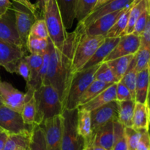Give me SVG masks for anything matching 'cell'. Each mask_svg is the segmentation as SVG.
Wrapping results in <instances>:
<instances>
[{
    "instance_id": "47",
    "label": "cell",
    "mask_w": 150,
    "mask_h": 150,
    "mask_svg": "<svg viewBox=\"0 0 150 150\" xmlns=\"http://www.w3.org/2000/svg\"><path fill=\"white\" fill-rule=\"evenodd\" d=\"M13 3L10 0H0V16L5 14L9 10H10Z\"/></svg>"
},
{
    "instance_id": "1",
    "label": "cell",
    "mask_w": 150,
    "mask_h": 150,
    "mask_svg": "<svg viewBox=\"0 0 150 150\" xmlns=\"http://www.w3.org/2000/svg\"><path fill=\"white\" fill-rule=\"evenodd\" d=\"M36 102L35 124L40 125L46 119L62 115L63 106L57 90L50 85H42L34 93Z\"/></svg>"
},
{
    "instance_id": "38",
    "label": "cell",
    "mask_w": 150,
    "mask_h": 150,
    "mask_svg": "<svg viewBox=\"0 0 150 150\" xmlns=\"http://www.w3.org/2000/svg\"><path fill=\"white\" fill-rule=\"evenodd\" d=\"M125 133L127 141V150H136L141 135L140 130H137L132 126L125 127Z\"/></svg>"
},
{
    "instance_id": "56",
    "label": "cell",
    "mask_w": 150,
    "mask_h": 150,
    "mask_svg": "<svg viewBox=\"0 0 150 150\" xmlns=\"http://www.w3.org/2000/svg\"><path fill=\"white\" fill-rule=\"evenodd\" d=\"M0 131H3V129H1V127H0Z\"/></svg>"
},
{
    "instance_id": "49",
    "label": "cell",
    "mask_w": 150,
    "mask_h": 150,
    "mask_svg": "<svg viewBox=\"0 0 150 150\" xmlns=\"http://www.w3.org/2000/svg\"><path fill=\"white\" fill-rule=\"evenodd\" d=\"M146 106H147L148 111H149V130H150V82H149V89H148L147 97H146Z\"/></svg>"
},
{
    "instance_id": "48",
    "label": "cell",
    "mask_w": 150,
    "mask_h": 150,
    "mask_svg": "<svg viewBox=\"0 0 150 150\" xmlns=\"http://www.w3.org/2000/svg\"><path fill=\"white\" fill-rule=\"evenodd\" d=\"M8 135L9 133H7L6 131H0V150L3 149L4 143H5L6 140H7Z\"/></svg>"
},
{
    "instance_id": "54",
    "label": "cell",
    "mask_w": 150,
    "mask_h": 150,
    "mask_svg": "<svg viewBox=\"0 0 150 150\" xmlns=\"http://www.w3.org/2000/svg\"><path fill=\"white\" fill-rule=\"evenodd\" d=\"M4 105V102H3V100L2 99H1V97L0 96V107H1V106Z\"/></svg>"
},
{
    "instance_id": "51",
    "label": "cell",
    "mask_w": 150,
    "mask_h": 150,
    "mask_svg": "<svg viewBox=\"0 0 150 150\" xmlns=\"http://www.w3.org/2000/svg\"><path fill=\"white\" fill-rule=\"evenodd\" d=\"M87 146H89V150H107L103 147L100 146L95 145V144H91V145Z\"/></svg>"
},
{
    "instance_id": "8",
    "label": "cell",
    "mask_w": 150,
    "mask_h": 150,
    "mask_svg": "<svg viewBox=\"0 0 150 150\" xmlns=\"http://www.w3.org/2000/svg\"><path fill=\"white\" fill-rule=\"evenodd\" d=\"M45 135L47 150H62V116L46 119L40 124Z\"/></svg>"
},
{
    "instance_id": "46",
    "label": "cell",
    "mask_w": 150,
    "mask_h": 150,
    "mask_svg": "<svg viewBox=\"0 0 150 150\" xmlns=\"http://www.w3.org/2000/svg\"><path fill=\"white\" fill-rule=\"evenodd\" d=\"M10 1H14V2L17 3V4H21V5H22L23 7L28 9V10L30 12H32L33 14L36 15L37 10H38V6L35 4H32V3L31 2L30 0H10Z\"/></svg>"
},
{
    "instance_id": "44",
    "label": "cell",
    "mask_w": 150,
    "mask_h": 150,
    "mask_svg": "<svg viewBox=\"0 0 150 150\" xmlns=\"http://www.w3.org/2000/svg\"><path fill=\"white\" fill-rule=\"evenodd\" d=\"M42 57H43V59H42V66H41L39 74H38V82H39L40 86L43 84L45 77H46L47 72H48V63H49V52H48V50L42 54Z\"/></svg>"
},
{
    "instance_id": "25",
    "label": "cell",
    "mask_w": 150,
    "mask_h": 150,
    "mask_svg": "<svg viewBox=\"0 0 150 150\" xmlns=\"http://www.w3.org/2000/svg\"><path fill=\"white\" fill-rule=\"evenodd\" d=\"M132 127L137 130L140 129L149 130V115L146 104L136 102Z\"/></svg>"
},
{
    "instance_id": "3",
    "label": "cell",
    "mask_w": 150,
    "mask_h": 150,
    "mask_svg": "<svg viewBox=\"0 0 150 150\" xmlns=\"http://www.w3.org/2000/svg\"><path fill=\"white\" fill-rule=\"evenodd\" d=\"M100 65H96L86 69H82L73 74L62 100L63 111L73 110L79 107V100L91 82Z\"/></svg>"
},
{
    "instance_id": "19",
    "label": "cell",
    "mask_w": 150,
    "mask_h": 150,
    "mask_svg": "<svg viewBox=\"0 0 150 150\" xmlns=\"http://www.w3.org/2000/svg\"><path fill=\"white\" fill-rule=\"evenodd\" d=\"M116 88H117V83L112 84L106 89L100 93L97 96L92 99L89 102L79 106L78 108L91 112L114 101V100H116Z\"/></svg>"
},
{
    "instance_id": "28",
    "label": "cell",
    "mask_w": 150,
    "mask_h": 150,
    "mask_svg": "<svg viewBox=\"0 0 150 150\" xmlns=\"http://www.w3.org/2000/svg\"><path fill=\"white\" fill-rule=\"evenodd\" d=\"M136 1L123 10L122 13L120 16L117 22L107 32L105 38H117V37H121L124 35V32L127 28V23H128L130 10H131L133 6L134 5Z\"/></svg>"
},
{
    "instance_id": "15",
    "label": "cell",
    "mask_w": 150,
    "mask_h": 150,
    "mask_svg": "<svg viewBox=\"0 0 150 150\" xmlns=\"http://www.w3.org/2000/svg\"><path fill=\"white\" fill-rule=\"evenodd\" d=\"M135 1L136 0H110L103 5L92 11L84 20L81 22H78V23H81L84 27H86L97 19L105 15L114 13L118 10H124L125 8L133 4Z\"/></svg>"
},
{
    "instance_id": "41",
    "label": "cell",
    "mask_w": 150,
    "mask_h": 150,
    "mask_svg": "<svg viewBox=\"0 0 150 150\" xmlns=\"http://www.w3.org/2000/svg\"><path fill=\"white\" fill-rule=\"evenodd\" d=\"M149 11H148L147 7H146V10L142 13L138 20L136 21V24H135L134 29H133V34L136 35H139L141 36L142 33L143 32L145 26H146V23H147L148 18H149Z\"/></svg>"
},
{
    "instance_id": "21",
    "label": "cell",
    "mask_w": 150,
    "mask_h": 150,
    "mask_svg": "<svg viewBox=\"0 0 150 150\" xmlns=\"http://www.w3.org/2000/svg\"><path fill=\"white\" fill-rule=\"evenodd\" d=\"M150 82V64L149 66L137 73L136 85V102L146 104L148 89Z\"/></svg>"
},
{
    "instance_id": "24",
    "label": "cell",
    "mask_w": 150,
    "mask_h": 150,
    "mask_svg": "<svg viewBox=\"0 0 150 150\" xmlns=\"http://www.w3.org/2000/svg\"><path fill=\"white\" fill-rule=\"evenodd\" d=\"M57 2L64 27L71 29L76 19V0H57Z\"/></svg>"
},
{
    "instance_id": "50",
    "label": "cell",
    "mask_w": 150,
    "mask_h": 150,
    "mask_svg": "<svg viewBox=\"0 0 150 150\" xmlns=\"http://www.w3.org/2000/svg\"><path fill=\"white\" fill-rule=\"evenodd\" d=\"M109 1L110 0H98V1H97L96 4H95V7H94V9L92 10V11H94V10H95L96 9H98V7H101V6L103 5L104 4H105V3H107L108 1Z\"/></svg>"
},
{
    "instance_id": "52",
    "label": "cell",
    "mask_w": 150,
    "mask_h": 150,
    "mask_svg": "<svg viewBox=\"0 0 150 150\" xmlns=\"http://www.w3.org/2000/svg\"><path fill=\"white\" fill-rule=\"evenodd\" d=\"M48 1H49V0H41V2H42V7H43V8H44V7H45V4L48 3Z\"/></svg>"
},
{
    "instance_id": "14",
    "label": "cell",
    "mask_w": 150,
    "mask_h": 150,
    "mask_svg": "<svg viewBox=\"0 0 150 150\" xmlns=\"http://www.w3.org/2000/svg\"><path fill=\"white\" fill-rule=\"evenodd\" d=\"M0 39L24 49L16 26L15 15L10 9L0 16Z\"/></svg>"
},
{
    "instance_id": "5",
    "label": "cell",
    "mask_w": 150,
    "mask_h": 150,
    "mask_svg": "<svg viewBox=\"0 0 150 150\" xmlns=\"http://www.w3.org/2000/svg\"><path fill=\"white\" fill-rule=\"evenodd\" d=\"M62 150H83L85 141L77 129L78 108L64 110L62 114Z\"/></svg>"
},
{
    "instance_id": "33",
    "label": "cell",
    "mask_w": 150,
    "mask_h": 150,
    "mask_svg": "<svg viewBox=\"0 0 150 150\" xmlns=\"http://www.w3.org/2000/svg\"><path fill=\"white\" fill-rule=\"evenodd\" d=\"M98 0H76V19L78 22L84 20L95 7Z\"/></svg>"
},
{
    "instance_id": "31",
    "label": "cell",
    "mask_w": 150,
    "mask_h": 150,
    "mask_svg": "<svg viewBox=\"0 0 150 150\" xmlns=\"http://www.w3.org/2000/svg\"><path fill=\"white\" fill-rule=\"evenodd\" d=\"M26 46L30 54H43L48 50V39L38 38L29 33Z\"/></svg>"
},
{
    "instance_id": "17",
    "label": "cell",
    "mask_w": 150,
    "mask_h": 150,
    "mask_svg": "<svg viewBox=\"0 0 150 150\" xmlns=\"http://www.w3.org/2000/svg\"><path fill=\"white\" fill-rule=\"evenodd\" d=\"M120 40V37L105 38L103 42L100 44V46L96 50L93 56L91 57V59L87 62V63L82 68L81 70L92 67V66H95L96 65L100 64L101 63H103L104 60L107 57V56L115 48Z\"/></svg>"
},
{
    "instance_id": "42",
    "label": "cell",
    "mask_w": 150,
    "mask_h": 150,
    "mask_svg": "<svg viewBox=\"0 0 150 150\" xmlns=\"http://www.w3.org/2000/svg\"><path fill=\"white\" fill-rule=\"evenodd\" d=\"M16 73L21 75L25 79L26 83L29 82V79H30V69H29V64L26 59V56L23 57L22 60L19 62Z\"/></svg>"
},
{
    "instance_id": "13",
    "label": "cell",
    "mask_w": 150,
    "mask_h": 150,
    "mask_svg": "<svg viewBox=\"0 0 150 150\" xmlns=\"http://www.w3.org/2000/svg\"><path fill=\"white\" fill-rule=\"evenodd\" d=\"M0 96L2 99L4 105L21 113L26 101V94L16 89L9 82L0 81Z\"/></svg>"
},
{
    "instance_id": "43",
    "label": "cell",
    "mask_w": 150,
    "mask_h": 150,
    "mask_svg": "<svg viewBox=\"0 0 150 150\" xmlns=\"http://www.w3.org/2000/svg\"><path fill=\"white\" fill-rule=\"evenodd\" d=\"M141 135L136 150H150V132L149 129H140Z\"/></svg>"
},
{
    "instance_id": "18",
    "label": "cell",
    "mask_w": 150,
    "mask_h": 150,
    "mask_svg": "<svg viewBox=\"0 0 150 150\" xmlns=\"http://www.w3.org/2000/svg\"><path fill=\"white\" fill-rule=\"evenodd\" d=\"M114 138V121H112L101 126L93 132L91 144L100 146L107 150H112Z\"/></svg>"
},
{
    "instance_id": "10",
    "label": "cell",
    "mask_w": 150,
    "mask_h": 150,
    "mask_svg": "<svg viewBox=\"0 0 150 150\" xmlns=\"http://www.w3.org/2000/svg\"><path fill=\"white\" fill-rule=\"evenodd\" d=\"M10 9L14 13L18 33L23 46L25 48H26V41L30 32V29L33 24L38 19L37 18L36 15L33 14L26 7L17 3L15 4H13Z\"/></svg>"
},
{
    "instance_id": "55",
    "label": "cell",
    "mask_w": 150,
    "mask_h": 150,
    "mask_svg": "<svg viewBox=\"0 0 150 150\" xmlns=\"http://www.w3.org/2000/svg\"><path fill=\"white\" fill-rule=\"evenodd\" d=\"M83 150H89V146H85V147H84V149H83Z\"/></svg>"
},
{
    "instance_id": "34",
    "label": "cell",
    "mask_w": 150,
    "mask_h": 150,
    "mask_svg": "<svg viewBox=\"0 0 150 150\" xmlns=\"http://www.w3.org/2000/svg\"><path fill=\"white\" fill-rule=\"evenodd\" d=\"M94 80H99L109 84L117 83L119 82L106 62H103L100 63L95 74Z\"/></svg>"
},
{
    "instance_id": "11",
    "label": "cell",
    "mask_w": 150,
    "mask_h": 150,
    "mask_svg": "<svg viewBox=\"0 0 150 150\" xmlns=\"http://www.w3.org/2000/svg\"><path fill=\"white\" fill-rule=\"evenodd\" d=\"M119 119V101H111L99 108L91 111L92 132H95L101 126Z\"/></svg>"
},
{
    "instance_id": "4",
    "label": "cell",
    "mask_w": 150,
    "mask_h": 150,
    "mask_svg": "<svg viewBox=\"0 0 150 150\" xmlns=\"http://www.w3.org/2000/svg\"><path fill=\"white\" fill-rule=\"evenodd\" d=\"M43 16L49 38L53 44L61 51L67 32L63 24L57 0H49L48 1L43 8Z\"/></svg>"
},
{
    "instance_id": "39",
    "label": "cell",
    "mask_w": 150,
    "mask_h": 150,
    "mask_svg": "<svg viewBox=\"0 0 150 150\" xmlns=\"http://www.w3.org/2000/svg\"><path fill=\"white\" fill-rule=\"evenodd\" d=\"M29 33L38 38H43V39L49 38L46 24L43 19H37L36 21L32 25Z\"/></svg>"
},
{
    "instance_id": "6",
    "label": "cell",
    "mask_w": 150,
    "mask_h": 150,
    "mask_svg": "<svg viewBox=\"0 0 150 150\" xmlns=\"http://www.w3.org/2000/svg\"><path fill=\"white\" fill-rule=\"evenodd\" d=\"M48 72L42 85H50L54 87L58 92L62 101L66 88V77L62 68L60 51L53 44L50 38H48Z\"/></svg>"
},
{
    "instance_id": "30",
    "label": "cell",
    "mask_w": 150,
    "mask_h": 150,
    "mask_svg": "<svg viewBox=\"0 0 150 150\" xmlns=\"http://www.w3.org/2000/svg\"><path fill=\"white\" fill-rule=\"evenodd\" d=\"M29 150H47L43 129L40 125H34L31 134Z\"/></svg>"
},
{
    "instance_id": "23",
    "label": "cell",
    "mask_w": 150,
    "mask_h": 150,
    "mask_svg": "<svg viewBox=\"0 0 150 150\" xmlns=\"http://www.w3.org/2000/svg\"><path fill=\"white\" fill-rule=\"evenodd\" d=\"M31 132L9 134L2 150H29Z\"/></svg>"
},
{
    "instance_id": "20",
    "label": "cell",
    "mask_w": 150,
    "mask_h": 150,
    "mask_svg": "<svg viewBox=\"0 0 150 150\" xmlns=\"http://www.w3.org/2000/svg\"><path fill=\"white\" fill-rule=\"evenodd\" d=\"M77 129L79 135L84 139L85 146L90 145L93 135L90 111L78 108Z\"/></svg>"
},
{
    "instance_id": "45",
    "label": "cell",
    "mask_w": 150,
    "mask_h": 150,
    "mask_svg": "<svg viewBox=\"0 0 150 150\" xmlns=\"http://www.w3.org/2000/svg\"><path fill=\"white\" fill-rule=\"evenodd\" d=\"M141 46H150V15H149L146 26L141 35Z\"/></svg>"
},
{
    "instance_id": "37",
    "label": "cell",
    "mask_w": 150,
    "mask_h": 150,
    "mask_svg": "<svg viewBox=\"0 0 150 150\" xmlns=\"http://www.w3.org/2000/svg\"><path fill=\"white\" fill-rule=\"evenodd\" d=\"M134 58V57H133ZM138 71L135 69V62L134 59H133L130 63V66L127 69V72L124 75L120 81L123 82L126 85L129 91L131 93L133 99L135 100V95H136V78H137Z\"/></svg>"
},
{
    "instance_id": "36",
    "label": "cell",
    "mask_w": 150,
    "mask_h": 150,
    "mask_svg": "<svg viewBox=\"0 0 150 150\" xmlns=\"http://www.w3.org/2000/svg\"><path fill=\"white\" fill-rule=\"evenodd\" d=\"M23 120L26 124L35 125L36 116V102L34 95L29 99H26L21 111Z\"/></svg>"
},
{
    "instance_id": "29",
    "label": "cell",
    "mask_w": 150,
    "mask_h": 150,
    "mask_svg": "<svg viewBox=\"0 0 150 150\" xmlns=\"http://www.w3.org/2000/svg\"><path fill=\"white\" fill-rule=\"evenodd\" d=\"M112 84L105 83L99 80H93L87 87L79 100V106L85 104L95 98L100 93L111 85Z\"/></svg>"
},
{
    "instance_id": "9",
    "label": "cell",
    "mask_w": 150,
    "mask_h": 150,
    "mask_svg": "<svg viewBox=\"0 0 150 150\" xmlns=\"http://www.w3.org/2000/svg\"><path fill=\"white\" fill-rule=\"evenodd\" d=\"M23 48L0 39V66L10 73H16L19 62L25 57Z\"/></svg>"
},
{
    "instance_id": "53",
    "label": "cell",
    "mask_w": 150,
    "mask_h": 150,
    "mask_svg": "<svg viewBox=\"0 0 150 150\" xmlns=\"http://www.w3.org/2000/svg\"><path fill=\"white\" fill-rule=\"evenodd\" d=\"M147 9L150 15V0H147Z\"/></svg>"
},
{
    "instance_id": "40",
    "label": "cell",
    "mask_w": 150,
    "mask_h": 150,
    "mask_svg": "<svg viewBox=\"0 0 150 150\" xmlns=\"http://www.w3.org/2000/svg\"><path fill=\"white\" fill-rule=\"evenodd\" d=\"M133 99L131 93L129 91L126 85L122 81L117 82L116 88V100L117 101H127V100Z\"/></svg>"
},
{
    "instance_id": "26",
    "label": "cell",
    "mask_w": 150,
    "mask_h": 150,
    "mask_svg": "<svg viewBox=\"0 0 150 150\" xmlns=\"http://www.w3.org/2000/svg\"><path fill=\"white\" fill-rule=\"evenodd\" d=\"M136 101L134 99L119 101V121L125 126H133V117Z\"/></svg>"
},
{
    "instance_id": "27",
    "label": "cell",
    "mask_w": 150,
    "mask_h": 150,
    "mask_svg": "<svg viewBox=\"0 0 150 150\" xmlns=\"http://www.w3.org/2000/svg\"><path fill=\"white\" fill-rule=\"evenodd\" d=\"M133 57H134V54H130V55L123 56V57H118V58L106 62L107 64L112 70L117 80H121L122 78L125 74Z\"/></svg>"
},
{
    "instance_id": "12",
    "label": "cell",
    "mask_w": 150,
    "mask_h": 150,
    "mask_svg": "<svg viewBox=\"0 0 150 150\" xmlns=\"http://www.w3.org/2000/svg\"><path fill=\"white\" fill-rule=\"evenodd\" d=\"M141 46V36L128 34L120 37V40L115 48L107 56L103 62L109 61L123 56L135 54L139 49Z\"/></svg>"
},
{
    "instance_id": "32",
    "label": "cell",
    "mask_w": 150,
    "mask_h": 150,
    "mask_svg": "<svg viewBox=\"0 0 150 150\" xmlns=\"http://www.w3.org/2000/svg\"><path fill=\"white\" fill-rule=\"evenodd\" d=\"M114 145L112 150H127L125 126L116 120L114 121Z\"/></svg>"
},
{
    "instance_id": "2",
    "label": "cell",
    "mask_w": 150,
    "mask_h": 150,
    "mask_svg": "<svg viewBox=\"0 0 150 150\" xmlns=\"http://www.w3.org/2000/svg\"><path fill=\"white\" fill-rule=\"evenodd\" d=\"M76 28L79 31V34L72 62L73 74L81 70L105 38L103 35H91L86 34L84 26L81 23H78Z\"/></svg>"
},
{
    "instance_id": "35",
    "label": "cell",
    "mask_w": 150,
    "mask_h": 150,
    "mask_svg": "<svg viewBox=\"0 0 150 150\" xmlns=\"http://www.w3.org/2000/svg\"><path fill=\"white\" fill-rule=\"evenodd\" d=\"M135 69L138 72L143 70L150 64V46H142L134 54Z\"/></svg>"
},
{
    "instance_id": "22",
    "label": "cell",
    "mask_w": 150,
    "mask_h": 150,
    "mask_svg": "<svg viewBox=\"0 0 150 150\" xmlns=\"http://www.w3.org/2000/svg\"><path fill=\"white\" fill-rule=\"evenodd\" d=\"M26 59L30 69V79L26 83V89L35 91L40 87L38 82V74L42 64V54H30L26 56Z\"/></svg>"
},
{
    "instance_id": "16",
    "label": "cell",
    "mask_w": 150,
    "mask_h": 150,
    "mask_svg": "<svg viewBox=\"0 0 150 150\" xmlns=\"http://www.w3.org/2000/svg\"><path fill=\"white\" fill-rule=\"evenodd\" d=\"M124 10L108 13V14L99 18L96 21H95L93 23L89 24V26L84 27L85 32L88 35H103L105 37L107 32L117 22V21L118 20Z\"/></svg>"
},
{
    "instance_id": "7",
    "label": "cell",
    "mask_w": 150,
    "mask_h": 150,
    "mask_svg": "<svg viewBox=\"0 0 150 150\" xmlns=\"http://www.w3.org/2000/svg\"><path fill=\"white\" fill-rule=\"evenodd\" d=\"M34 125L24 123L21 113L9 108L5 105L0 107V127L9 134L31 132Z\"/></svg>"
}]
</instances>
